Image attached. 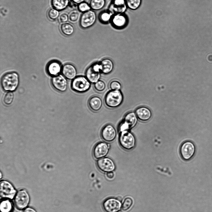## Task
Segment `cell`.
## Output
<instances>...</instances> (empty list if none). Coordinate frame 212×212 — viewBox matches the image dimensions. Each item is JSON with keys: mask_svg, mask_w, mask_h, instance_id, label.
<instances>
[{"mask_svg": "<svg viewBox=\"0 0 212 212\" xmlns=\"http://www.w3.org/2000/svg\"><path fill=\"white\" fill-rule=\"evenodd\" d=\"M77 9L80 12L82 13L91 10L89 3L85 1L78 4Z\"/></svg>", "mask_w": 212, "mask_h": 212, "instance_id": "cell-30", "label": "cell"}, {"mask_svg": "<svg viewBox=\"0 0 212 212\" xmlns=\"http://www.w3.org/2000/svg\"><path fill=\"white\" fill-rule=\"evenodd\" d=\"M30 201V197L28 192L25 189L19 190L16 193L14 203L16 207L19 210L25 208Z\"/></svg>", "mask_w": 212, "mask_h": 212, "instance_id": "cell-6", "label": "cell"}, {"mask_svg": "<svg viewBox=\"0 0 212 212\" xmlns=\"http://www.w3.org/2000/svg\"><path fill=\"white\" fill-rule=\"evenodd\" d=\"M114 173L112 172H108L106 174V176L109 179H112L114 177Z\"/></svg>", "mask_w": 212, "mask_h": 212, "instance_id": "cell-38", "label": "cell"}, {"mask_svg": "<svg viewBox=\"0 0 212 212\" xmlns=\"http://www.w3.org/2000/svg\"><path fill=\"white\" fill-rule=\"evenodd\" d=\"M135 113L138 118L143 122L149 120L152 116L150 109L147 107L144 106L138 108L136 110Z\"/></svg>", "mask_w": 212, "mask_h": 212, "instance_id": "cell-19", "label": "cell"}, {"mask_svg": "<svg viewBox=\"0 0 212 212\" xmlns=\"http://www.w3.org/2000/svg\"><path fill=\"white\" fill-rule=\"evenodd\" d=\"M122 93L120 90H111L106 94L105 98L106 105L111 108H116L120 105L123 100Z\"/></svg>", "mask_w": 212, "mask_h": 212, "instance_id": "cell-2", "label": "cell"}, {"mask_svg": "<svg viewBox=\"0 0 212 212\" xmlns=\"http://www.w3.org/2000/svg\"><path fill=\"white\" fill-rule=\"evenodd\" d=\"M109 87L111 90H120L121 87L120 83L116 80H113L109 84Z\"/></svg>", "mask_w": 212, "mask_h": 212, "instance_id": "cell-35", "label": "cell"}, {"mask_svg": "<svg viewBox=\"0 0 212 212\" xmlns=\"http://www.w3.org/2000/svg\"><path fill=\"white\" fill-rule=\"evenodd\" d=\"M91 82L86 77L79 76L73 80L71 87L75 91L80 93L84 92L90 88Z\"/></svg>", "mask_w": 212, "mask_h": 212, "instance_id": "cell-5", "label": "cell"}, {"mask_svg": "<svg viewBox=\"0 0 212 212\" xmlns=\"http://www.w3.org/2000/svg\"><path fill=\"white\" fill-rule=\"evenodd\" d=\"M19 83L18 75L14 72L5 74L1 80L2 88L6 91H13L15 90L18 87Z\"/></svg>", "mask_w": 212, "mask_h": 212, "instance_id": "cell-1", "label": "cell"}, {"mask_svg": "<svg viewBox=\"0 0 212 212\" xmlns=\"http://www.w3.org/2000/svg\"><path fill=\"white\" fill-rule=\"evenodd\" d=\"M60 29L61 33L66 36L72 35L74 31L73 25L68 22L62 23L60 25Z\"/></svg>", "mask_w": 212, "mask_h": 212, "instance_id": "cell-25", "label": "cell"}, {"mask_svg": "<svg viewBox=\"0 0 212 212\" xmlns=\"http://www.w3.org/2000/svg\"><path fill=\"white\" fill-rule=\"evenodd\" d=\"M52 83L54 88L59 91L64 92L67 88V81L63 75H59L54 76L52 80Z\"/></svg>", "mask_w": 212, "mask_h": 212, "instance_id": "cell-16", "label": "cell"}, {"mask_svg": "<svg viewBox=\"0 0 212 212\" xmlns=\"http://www.w3.org/2000/svg\"><path fill=\"white\" fill-rule=\"evenodd\" d=\"M97 165L100 170L104 172H112L115 168L114 161L108 157L98 159L97 162Z\"/></svg>", "mask_w": 212, "mask_h": 212, "instance_id": "cell-14", "label": "cell"}, {"mask_svg": "<svg viewBox=\"0 0 212 212\" xmlns=\"http://www.w3.org/2000/svg\"><path fill=\"white\" fill-rule=\"evenodd\" d=\"M16 191L13 185L6 180H1L0 182V195L3 199H12L16 194Z\"/></svg>", "mask_w": 212, "mask_h": 212, "instance_id": "cell-8", "label": "cell"}, {"mask_svg": "<svg viewBox=\"0 0 212 212\" xmlns=\"http://www.w3.org/2000/svg\"><path fill=\"white\" fill-rule=\"evenodd\" d=\"M59 13L58 11L54 8L50 9L47 12L48 18L52 20H55L59 16Z\"/></svg>", "mask_w": 212, "mask_h": 212, "instance_id": "cell-32", "label": "cell"}, {"mask_svg": "<svg viewBox=\"0 0 212 212\" xmlns=\"http://www.w3.org/2000/svg\"><path fill=\"white\" fill-rule=\"evenodd\" d=\"M61 67L60 64L59 62L55 61L50 62L47 67L48 73L52 76L58 75L61 72Z\"/></svg>", "mask_w": 212, "mask_h": 212, "instance_id": "cell-22", "label": "cell"}, {"mask_svg": "<svg viewBox=\"0 0 212 212\" xmlns=\"http://www.w3.org/2000/svg\"><path fill=\"white\" fill-rule=\"evenodd\" d=\"M70 2V0H51V3L53 8L61 11L69 6Z\"/></svg>", "mask_w": 212, "mask_h": 212, "instance_id": "cell-24", "label": "cell"}, {"mask_svg": "<svg viewBox=\"0 0 212 212\" xmlns=\"http://www.w3.org/2000/svg\"><path fill=\"white\" fill-rule=\"evenodd\" d=\"M101 72L99 63H94L87 69L86 77L91 83H95L99 80Z\"/></svg>", "mask_w": 212, "mask_h": 212, "instance_id": "cell-10", "label": "cell"}, {"mask_svg": "<svg viewBox=\"0 0 212 212\" xmlns=\"http://www.w3.org/2000/svg\"><path fill=\"white\" fill-rule=\"evenodd\" d=\"M89 4L91 9L94 11L103 9L106 4V0H90Z\"/></svg>", "mask_w": 212, "mask_h": 212, "instance_id": "cell-26", "label": "cell"}, {"mask_svg": "<svg viewBox=\"0 0 212 212\" xmlns=\"http://www.w3.org/2000/svg\"><path fill=\"white\" fill-rule=\"evenodd\" d=\"M113 15L107 9L104 10L99 13L98 20L102 24H107L110 23Z\"/></svg>", "mask_w": 212, "mask_h": 212, "instance_id": "cell-23", "label": "cell"}, {"mask_svg": "<svg viewBox=\"0 0 212 212\" xmlns=\"http://www.w3.org/2000/svg\"><path fill=\"white\" fill-rule=\"evenodd\" d=\"M103 207L106 212H118L120 210L121 204L118 200L111 198L104 201Z\"/></svg>", "mask_w": 212, "mask_h": 212, "instance_id": "cell-17", "label": "cell"}, {"mask_svg": "<svg viewBox=\"0 0 212 212\" xmlns=\"http://www.w3.org/2000/svg\"><path fill=\"white\" fill-rule=\"evenodd\" d=\"M101 72L107 74L110 73L114 68V64L112 60L109 58L103 59L99 63Z\"/></svg>", "mask_w": 212, "mask_h": 212, "instance_id": "cell-20", "label": "cell"}, {"mask_svg": "<svg viewBox=\"0 0 212 212\" xmlns=\"http://www.w3.org/2000/svg\"><path fill=\"white\" fill-rule=\"evenodd\" d=\"M119 141L122 148L126 150L132 149L135 145V137L133 134L128 131H124L120 132Z\"/></svg>", "mask_w": 212, "mask_h": 212, "instance_id": "cell-3", "label": "cell"}, {"mask_svg": "<svg viewBox=\"0 0 212 212\" xmlns=\"http://www.w3.org/2000/svg\"><path fill=\"white\" fill-rule=\"evenodd\" d=\"M137 121L138 118L135 113L132 112L128 113L119 126V132L128 131L133 128L136 125Z\"/></svg>", "mask_w": 212, "mask_h": 212, "instance_id": "cell-7", "label": "cell"}, {"mask_svg": "<svg viewBox=\"0 0 212 212\" xmlns=\"http://www.w3.org/2000/svg\"><path fill=\"white\" fill-rule=\"evenodd\" d=\"M70 1L78 5L81 2H85V0H70Z\"/></svg>", "mask_w": 212, "mask_h": 212, "instance_id": "cell-39", "label": "cell"}, {"mask_svg": "<svg viewBox=\"0 0 212 212\" xmlns=\"http://www.w3.org/2000/svg\"><path fill=\"white\" fill-rule=\"evenodd\" d=\"M13 98L14 95L12 93L9 92L7 93L3 98L4 103L7 105L11 104L13 101Z\"/></svg>", "mask_w": 212, "mask_h": 212, "instance_id": "cell-34", "label": "cell"}, {"mask_svg": "<svg viewBox=\"0 0 212 212\" xmlns=\"http://www.w3.org/2000/svg\"><path fill=\"white\" fill-rule=\"evenodd\" d=\"M97 18L96 12L91 9L82 13L79 19V26L83 29L90 28L95 24Z\"/></svg>", "mask_w": 212, "mask_h": 212, "instance_id": "cell-4", "label": "cell"}, {"mask_svg": "<svg viewBox=\"0 0 212 212\" xmlns=\"http://www.w3.org/2000/svg\"><path fill=\"white\" fill-rule=\"evenodd\" d=\"M133 203L132 199L130 197L126 198L122 205V209L123 211H126L131 206Z\"/></svg>", "mask_w": 212, "mask_h": 212, "instance_id": "cell-31", "label": "cell"}, {"mask_svg": "<svg viewBox=\"0 0 212 212\" xmlns=\"http://www.w3.org/2000/svg\"><path fill=\"white\" fill-rule=\"evenodd\" d=\"M23 212H37L35 210L31 207L26 208Z\"/></svg>", "mask_w": 212, "mask_h": 212, "instance_id": "cell-37", "label": "cell"}, {"mask_svg": "<svg viewBox=\"0 0 212 212\" xmlns=\"http://www.w3.org/2000/svg\"><path fill=\"white\" fill-rule=\"evenodd\" d=\"M13 208L12 202L8 199H4L1 202L0 209L1 212H11Z\"/></svg>", "mask_w": 212, "mask_h": 212, "instance_id": "cell-27", "label": "cell"}, {"mask_svg": "<svg viewBox=\"0 0 212 212\" xmlns=\"http://www.w3.org/2000/svg\"><path fill=\"white\" fill-rule=\"evenodd\" d=\"M88 104L91 110L94 112H97L101 108L102 102L99 97L97 96H93L90 98Z\"/></svg>", "mask_w": 212, "mask_h": 212, "instance_id": "cell-21", "label": "cell"}, {"mask_svg": "<svg viewBox=\"0 0 212 212\" xmlns=\"http://www.w3.org/2000/svg\"><path fill=\"white\" fill-rule=\"evenodd\" d=\"M195 152V146L191 141H185L181 146L180 154L182 158L185 160H188L191 159L194 156Z\"/></svg>", "mask_w": 212, "mask_h": 212, "instance_id": "cell-11", "label": "cell"}, {"mask_svg": "<svg viewBox=\"0 0 212 212\" xmlns=\"http://www.w3.org/2000/svg\"><path fill=\"white\" fill-rule=\"evenodd\" d=\"M69 20L72 23H76L80 18V12L78 10L74 9L69 13Z\"/></svg>", "mask_w": 212, "mask_h": 212, "instance_id": "cell-29", "label": "cell"}, {"mask_svg": "<svg viewBox=\"0 0 212 212\" xmlns=\"http://www.w3.org/2000/svg\"><path fill=\"white\" fill-rule=\"evenodd\" d=\"M101 135L102 138L108 142L113 141L116 136V132L114 127L111 125L107 124L101 130Z\"/></svg>", "mask_w": 212, "mask_h": 212, "instance_id": "cell-15", "label": "cell"}, {"mask_svg": "<svg viewBox=\"0 0 212 212\" xmlns=\"http://www.w3.org/2000/svg\"><path fill=\"white\" fill-rule=\"evenodd\" d=\"M59 19L61 23L67 22L69 20V16L65 13L61 14L59 16Z\"/></svg>", "mask_w": 212, "mask_h": 212, "instance_id": "cell-36", "label": "cell"}, {"mask_svg": "<svg viewBox=\"0 0 212 212\" xmlns=\"http://www.w3.org/2000/svg\"><path fill=\"white\" fill-rule=\"evenodd\" d=\"M128 8L135 10L141 6L142 0H125Z\"/></svg>", "mask_w": 212, "mask_h": 212, "instance_id": "cell-28", "label": "cell"}, {"mask_svg": "<svg viewBox=\"0 0 212 212\" xmlns=\"http://www.w3.org/2000/svg\"><path fill=\"white\" fill-rule=\"evenodd\" d=\"M110 148V145L106 142H101L97 143L94 146L92 151L94 158L98 159L104 157L108 154Z\"/></svg>", "mask_w": 212, "mask_h": 212, "instance_id": "cell-12", "label": "cell"}, {"mask_svg": "<svg viewBox=\"0 0 212 212\" xmlns=\"http://www.w3.org/2000/svg\"><path fill=\"white\" fill-rule=\"evenodd\" d=\"M129 22L127 15L125 13H122L113 15L110 23L114 28L121 30L127 26Z\"/></svg>", "mask_w": 212, "mask_h": 212, "instance_id": "cell-9", "label": "cell"}, {"mask_svg": "<svg viewBox=\"0 0 212 212\" xmlns=\"http://www.w3.org/2000/svg\"><path fill=\"white\" fill-rule=\"evenodd\" d=\"M127 8L125 0H111L107 9L114 15L125 13Z\"/></svg>", "mask_w": 212, "mask_h": 212, "instance_id": "cell-13", "label": "cell"}, {"mask_svg": "<svg viewBox=\"0 0 212 212\" xmlns=\"http://www.w3.org/2000/svg\"><path fill=\"white\" fill-rule=\"evenodd\" d=\"M94 87L97 91L101 92L105 89L106 85L104 81L101 80H99L94 83Z\"/></svg>", "mask_w": 212, "mask_h": 212, "instance_id": "cell-33", "label": "cell"}, {"mask_svg": "<svg viewBox=\"0 0 212 212\" xmlns=\"http://www.w3.org/2000/svg\"><path fill=\"white\" fill-rule=\"evenodd\" d=\"M63 75L67 79L72 80L74 79L77 74L76 69L73 64L67 63L63 67L62 69Z\"/></svg>", "mask_w": 212, "mask_h": 212, "instance_id": "cell-18", "label": "cell"}]
</instances>
